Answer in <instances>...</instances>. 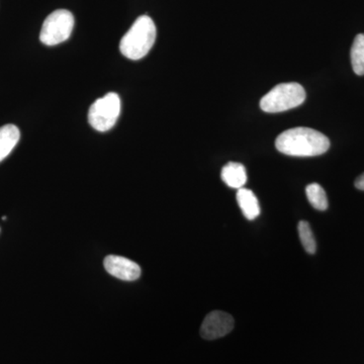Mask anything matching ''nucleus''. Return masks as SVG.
<instances>
[{
	"mask_svg": "<svg viewBox=\"0 0 364 364\" xmlns=\"http://www.w3.org/2000/svg\"><path fill=\"white\" fill-rule=\"evenodd\" d=\"M352 68L358 75H364V33H359L351 48Z\"/></svg>",
	"mask_w": 364,
	"mask_h": 364,
	"instance_id": "11",
	"label": "nucleus"
},
{
	"mask_svg": "<svg viewBox=\"0 0 364 364\" xmlns=\"http://www.w3.org/2000/svg\"><path fill=\"white\" fill-rule=\"evenodd\" d=\"M237 202L246 219L255 220L260 215L259 203L253 191L242 188L237 193Z\"/></svg>",
	"mask_w": 364,
	"mask_h": 364,
	"instance_id": "10",
	"label": "nucleus"
},
{
	"mask_svg": "<svg viewBox=\"0 0 364 364\" xmlns=\"http://www.w3.org/2000/svg\"><path fill=\"white\" fill-rule=\"evenodd\" d=\"M234 318L230 314L214 311L203 320L200 336L205 340L222 338L234 329Z\"/></svg>",
	"mask_w": 364,
	"mask_h": 364,
	"instance_id": "6",
	"label": "nucleus"
},
{
	"mask_svg": "<svg viewBox=\"0 0 364 364\" xmlns=\"http://www.w3.org/2000/svg\"><path fill=\"white\" fill-rule=\"evenodd\" d=\"M104 265L109 274L124 282H134L141 275L140 267L134 261L122 256H107L104 261Z\"/></svg>",
	"mask_w": 364,
	"mask_h": 364,
	"instance_id": "7",
	"label": "nucleus"
},
{
	"mask_svg": "<svg viewBox=\"0 0 364 364\" xmlns=\"http://www.w3.org/2000/svg\"><path fill=\"white\" fill-rule=\"evenodd\" d=\"M156 35V26L152 18L141 16L121 40L119 50L128 59H142L152 49Z\"/></svg>",
	"mask_w": 364,
	"mask_h": 364,
	"instance_id": "2",
	"label": "nucleus"
},
{
	"mask_svg": "<svg viewBox=\"0 0 364 364\" xmlns=\"http://www.w3.org/2000/svg\"><path fill=\"white\" fill-rule=\"evenodd\" d=\"M221 176L223 181L232 188L240 189L247 181L245 167L241 163H228L223 167Z\"/></svg>",
	"mask_w": 364,
	"mask_h": 364,
	"instance_id": "8",
	"label": "nucleus"
},
{
	"mask_svg": "<svg viewBox=\"0 0 364 364\" xmlns=\"http://www.w3.org/2000/svg\"><path fill=\"white\" fill-rule=\"evenodd\" d=\"M299 236L301 239L303 247L306 252L309 254H315L317 250V244H316L315 237H314L312 229L308 222L301 221L299 223L298 226Z\"/></svg>",
	"mask_w": 364,
	"mask_h": 364,
	"instance_id": "13",
	"label": "nucleus"
},
{
	"mask_svg": "<svg viewBox=\"0 0 364 364\" xmlns=\"http://www.w3.org/2000/svg\"><path fill=\"white\" fill-rule=\"evenodd\" d=\"M275 146L280 153L289 156L314 157L327 152L330 141L320 132L299 127L280 134Z\"/></svg>",
	"mask_w": 364,
	"mask_h": 364,
	"instance_id": "1",
	"label": "nucleus"
},
{
	"mask_svg": "<svg viewBox=\"0 0 364 364\" xmlns=\"http://www.w3.org/2000/svg\"><path fill=\"white\" fill-rule=\"evenodd\" d=\"M306 100L303 86L296 82L282 83L273 87L262 97L260 107L263 112H282L298 107Z\"/></svg>",
	"mask_w": 364,
	"mask_h": 364,
	"instance_id": "3",
	"label": "nucleus"
},
{
	"mask_svg": "<svg viewBox=\"0 0 364 364\" xmlns=\"http://www.w3.org/2000/svg\"><path fill=\"white\" fill-rule=\"evenodd\" d=\"M121 114V100L117 93L111 92L91 105L88 121L91 127L98 132L111 130Z\"/></svg>",
	"mask_w": 364,
	"mask_h": 364,
	"instance_id": "4",
	"label": "nucleus"
},
{
	"mask_svg": "<svg viewBox=\"0 0 364 364\" xmlns=\"http://www.w3.org/2000/svg\"><path fill=\"white\" fill-rule=\"evenodd\" d=\"M355 188L359 189V191H364V173L356 178Z\"/></svg>",
	"mask_w": 364,
	"mask_h": 364,
	"instance_id": "14",
	"label": "nucleus"
},
{
	"mask_svg": "<svg viewBox=\"0 0 364 364\" xmlns=\"http://www.w3.org/2000/svg\"><path fill=\"white\" fill-rule=\"evenodd\" d=\"M306 198L316 210H326L328 208V198L326 191L320 184H309L306 188Z\"/></svg>",
	"mask_w": 364,
	"mask_h": 364,
	"instance_id": "12",
	"label": "nucleus"
},
{
	"mask_svg": "<svg viewBox=\"0 0 364 364\" xmlns=\"http://www.w3.org/2000/svg\"><path fill=\"white\" fill-rule=\"evenodd\" d=\"M20 138V130L14 124H6L0 128V162L11 154Z\"/></svg>",
	"mask_w": 364,
	"mask_h": 364,
	"instance_id": "9",
	"label": "nucleus"
},
{
	"mask_svg": "<svg viewBox=\"0 0 364 364\" xmlns=\"http://www.w3.org/2000/svg\"><path fill=\"white\" fill-rule=\"evenodd\" d=\"M74 28L73 14L66 9H58L48 16L42 31L40 40L46 46H56L65 42L70 38Z\"/></svg>",
	"mask_w": 364,
	"mask_h": 364,
	"instance_id": "5",
	"label": "nucleus"
}]
</instances>
